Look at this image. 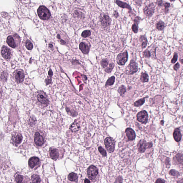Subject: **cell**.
<instances>
[{
  "instance_id": "obj_40",
  "label": "cell",
  "mask_w": 183,
  "mask_h": 183,
  "mask_svg": "<svg viewBox=\"0 0 183 183\" xmlns=\"http://www.w3.org/2000/svg\"><path fill=\"white\" fill-rule=\"evenodd\" d=\"M91 31L90 30H85L84 31H83L82 33V36L84 38H86L87 37L90 36V35H91Z\"/></svg>"
},
{
  "instance_id": "obj_17",
  "label": "cell",
  "mask_w": 183,
  "mask_h": 183,
  "mask_svg": "<svg viewBox=\"0 0 183 183\" xmlns=\"http://www.w3.org/2000/svg\"><path fill=\"white\" fill-rule=\"evenodd\" d=\"M141 18L140 17L137 16L135 18L134 20V24H132V30L133 33L136 34L138 31V24L140 23Z\"/></svg>"
},
{
  "instance_id": "obj_26",
  "label": "cell",
  "mask_w": 183,
  "mask_h": 183,
  "mask_svg": "<svg viewBox=\"0 0 183 183\" xmlns=\"http://www.w3.org/2000/svg\"><path fill=\"white\" fill-rule=\"evenodd\" d=\"M174 161L177 164H182V155L180 154H177L174 157Z\"/></svg>"
},
{
  "instance_id": "obj_14",
  "label": "cell",
  "mask_w": 183,
  "mask_h": 183,
  "mask_svg": "<svg viewBox=\"0 0 183 183\" xmlns=\"http://www.w3.org/2000/svg\"><path fill=\"white\" fill-rule=\"evenodd\" d=\"M35 142L37 146H41L45 143V139L40 133L36 132L35 134Z\"/></svg>"
},
{
  "instance_id": "obj_32",
  "label": "cell",
  "mask_w": 183,
  "mask_h": 183,
  "mask_svg": "<svg viewBox=\"0 0 183 183\" xmlns=\"http://www.w3.org/2000/svg\"><path fill=\"white\" fill-rule=\"evenodd\" d=\"M146 98V97H145V98L141 99L140 100H138L135 102L134 103V106L136 107H139L140 106H141V105H143V104L145 103Z\"/></svg>"
},
{
  "instance_id": "obj_20",
  "label": "cell",
  "mask_w": 183,
  "mask_h": 183,
  "mask_svg": "<svg viewBox=\"0 0 183 183\" xmlns=\"http://www.w3.org/2000/svg\"><path fill=\"white\" fill-rule=\"evenodd\" d=\"M173 136L175 141L177 142H180L182 138L180 130L179 128H177L175 129L173 133Z\"/></svg>"
},
{
  "instance_id": "obj_47",
  "label": "cell",
  "mask_w": 183,
  "mask_h": 183,
  "mask_svg": "<svg viewBox=\"0 0 183 183\" xmlns=\"http://www.w3.org/2000/svg\"><path fill=\"white\" fill-rule=\"evenodd\" d=\"M155 183H165V181L163 179L159 178L156 181Z\"/></svg>"
},
{
  "instance_id": "obj_39",
  "label": "cell",
  "mask_w": 183,
  "mask_h": 183,
  "mask_svg": "<svg viewBox=\"0 0 183 183\" xmlns=\"http://www.w3.org/2000/svg\"><path fill=\"white\" fill-rule=\"evenodd\" d=\"M165 8V14H167L169 11V8L170 7V4L169 3L166 2L163 4Z\"/></svg>"
},
{
  "instance_id": "obj_34",
  "label": "cell",
  "mask_w": 183,
  "mask_h": 183,
  "mask_svg": "<svg viewBox=\"0 0 183 183\" xmlns=\"http://www.w3.org/2000/svg\"><path fill=\"white\" fill-rule=\"evenodd\" d=\"M151 56H151V53L148 49L147 48L144 50V52H143V58L149 59Z\"/></svg>"
},
{
  "instance_id": "obj_18",
  "label": "cell",
  "mask_w": 183,
  "mask_h": 183,
  "mask_svg": "<svg viewBox=\"0 0 183 183\" xmlns=\"http://www.w3.org/2000/svg\"><path fill=\"white\" fill-rule=\"evenodd\" d=\"M50 157L53 160H56L59 157V150L57 149L50 148L49 150Z\"/></svg>"
},
{
  "instance_id": "obj_51",
  "label": "cell",
  "mask_w": 183,
  "mask_h": 183,
  "mask_svg": "<svg viewBox=\"0 0 183 183\" xmlns=\"http://www.w3.org/2000/svg\"><path fill=\"white\" fill-rule=\"evenodd\" d=\"M49 47L50 48H53V46L52 44H50L49 45Z\"/></svg>"
},
{
  "instance_id": "obj_7",
  "label": "cell",
  "mask_w": 183,
  "mask_h": 183,
  "mask_svg": "<svg viewBox=\"0 0 183 183\" xmlns=\"http://www.w3.org/2000/svg\"><path fill=\"white\" fill-rule=\"evenodd\" d=\"M88 177L92 181H94L97 178L99 174V171L97 167L95 166H90L87 170Z\"/></svg>"
},
{
  "instance_id": "obj_33",
  "label": "cell",
  "mask_w": 183,
  "mask_h": 183,
  "mask_svg": "<svg viewBox=\"0 0 183 183\" xmlns=\"http://www.w3.org/2000/svg\"><path fill=\"white\" fill-rule=\"evenodd\" d=\"M114 66H115V64H114V63H111L109 64V66L105 68L104 71H105V72L108 73H110L112 71Z\"/></svg>"
},
{
  "instance_id": "obj_1",
  "label": "cell",
  "mask_w": 183,
  "mask_h": 183,
  "mask_svg": "<svg viewBox=\"0 0 183 183\" xmlns=\"http://www.w3.org/2000/svg\"><path fill=\"white\" fill-rule=\"evenodd\" d=\"M37 13L39 18L43 20L48 19L51 16L49 10L47 8L43 5L39 7Z\"/></svg>"
},
{
  "instance_id": "obj_30",
  "label": "cell",
  "mask_w": 183,
  "mask_h": 183,
  "mask_svg": "<svg viewBox=\"0 0 183 183\" xmlns=\"http://www.w3.org/2000/svg\"><path fill=\"white\" fill-rule=\"evenodd\" d=\"M41 180L38 175H34L31 177V183H40Z\"/></svg>"
},
{
  "instance_id": "obj_44",
  "label": "cell",
  "mask_w": 183,
  "mask_h": 183,
  "mask_svg": "<svg viewBox=\"0 0 183 183\" xmlns=\"http://www.w3.org/2000/svg\"><path fill=\"white\" fill-rule=\"evenodd\" d=\"M156 4H157L158 6L159 7H162L163 6V1H160V0H158V1H156Z\"/></svg>"
},
{
  "instance_id": "obj_2",
  "label": "cell",
  "mask_w": 183,
  "mask_h": 183,
  "mask_svg": "<svg viewBox=\"0 0 183 183\" xmlns=\"http://www.w3.org/2000/svg\"><path fill=\"white\" fill-rule=\"evenodd\" d=\"M156 5L154 3L152 2L145 6L143 9V12L146 17L149 18L154 15Z\"/></svg>"
},
{
  "instance_id": "obj_25",
  "label": "cell",
  "mask_w": 183,
  "mask_h": 183,
  "mask_svg": "<svg viewBox=\"0 0 183 183\" xmlns=\"http://www.w3.org/2000/svg\"><path fill=\"white\" fill-rule=\"evenodd\" d=\"M15 180L17 183H27L26 177L21 175H17Z\"/></svg>"
},
{
  "instance_id": "obj_37",
  "label": "cell",
  "mask_w": 183,
  "mask_h": 183,
  "mask_svg": "<svg viewBox=\"0 0 183 183\" xmlns=\"http://www.w3.org/2000/svg\"><path fill=\"white\" fill-rule=\"evenodd\" d=\"M26 47L28 50H31L33 48V45L31 41L28 40L26 41Z\"/></svg>"
},
{
  "instance_id": "obj_41",
  "label": "cell",
  "mask_w": 183,
  "mask_h": 183,
  "mask_svg": "<svg viewBox=\"0 0 183 183\" xmlns=\"http://www.w3.org/2000/svg\"><path fill=\"white\" fill-rule=\"evenodd\" d=\"M178 55L176 52H175L174 54L173 58L171 60V63L173 64H175L176 63L178 59Z\"/></svg>"
},
{
  "instance_id": "obj_22",
  "label": "cell",
  "mask_w": 183,
  "mask_h": 183,
  "mask_svg": "<svg viewBox=\"0 0 183 183\" xmlns=\"http://www.w3.org/2000/svg\"><path fill=\"white\" fill-rule=\"evenodd\" d=\"M139 41L141 43V46L142 49L146 48L148 42L146 35H141L139 37Z\"/></svg>"
},
{
  "instance_id": "obj_29",
  "label": "cell",
  "mask_w": 183,
  "mask_h": 183,
  "mask_svg": "<svg viewBox=\"0 0 183 183\" xmlns=\"http://www.w3.org/2000/svg\"><path fill=\"white\" fill-rule=\"evenodd\" d=\"M80 128L79 124L76 122H74L71 124L70 127V129L72 132H75L79 130Z\"/></svg>"
},
{
  "instance_id": "obj_48",
  "label": "cell",
  "mask_w": 183,
  "mask_h": 183,
  "mask_svg": "<svg viewBox=\"0 0 183 183\" xmlns=\"http://www.w3.org/2000/svg\"><path fill=\"white\" fill-rule=\"evenodd\" d=\"M134 2H135V3L137 4V5H138V6H141L142 4V1H134Z\"/></svg>"
},
{
  "instance_id": "obj_24",
  "label": "cell",
  "mask_w": 183,
  "mask_h": 183,
  "mask_svg": "<svg viewBox=\"0 0 183 183\" xmlns=\"http://www.w3.org/2000/svg\"><path fill=\"white\" fill-rule=\"evenodd\" d=\"M7 42L8 45L12 48L16 47V45L13 38L12 36H9L7 38Z\"/></svg>"
},
{
  "instance_id": "obj_46",
  "label": "cell",
  "mask_w": 183,
  "mask_h": 183,
  "mask_svg": "<svg viewBox=\"0 0 183 183\" xmlns=\"http://www.w3.org/2000/svg\"><path fill=\"white\" fill-rule=\"evenodd\" d=\"M113 15V16H114V17L116 19L118 17H119V13H118V11H117V10L114 11Z\"/></svg>"
},
{
  "instance_id": "obj_6",
  "label": "cell",
  "mask_w": 183,
  "mask_h": 183,
  "mask_svg": "<svg viewBox=\"0 0 183 183\" xmlns=\"http://www.w3.org/2000/svg\"><path fill=\"white\" fill-rule=\"evenodd\" d=\"M105 148L110 153H112L115 148V142L113 139L111 137H107L104 140Z\"/></svg>"
},
{
  "instance_id": "obj_31",
  "label": "cell",
  "mask_w": 183,
  "mask_h": 183,
  "mask_svg": "<svg viewBox=\"0 0 183 183\" xmlns=\"http://www.w3.org/2000/svg\"><path fill=\"white\" fill-rule=\"evenodd\" d=\"M115 77L114 76H112L109 78L107 82L105 83V86H110L114 84L115 82Z\"/></svg>"
},
{
  "instance_id": "obj_43",
  "label": "cell",
  "mask_w": 183,
  "mask_h": 183,
  "mask_svg": "<svg viewBox=\"0 0 183 183\" xmlns=\"http://www.w3.org/2000/svg\"><path fill=\"white\" fill-rule=\"evenodd\" d=\"M180 67V65L179 62H177L176 64H175L173 66V69L175 71H177L179 69Z\"/></svg>"
},
{
  "instance_id": "obj_4",
  "label": "cell",
  "mask_w": 183,
  "mask_h": 183,
  "mask_svg": "<svg viewBox=\"0 0 183 183\" xmlns=\"http://www.w3.org/2000/svg\"><path fill=\"white\" fill-rule=\"evenodd\" d=\"M128 55L127 51L125 50L124 52L121 53L117 56L116 57V62L119 65H124L128 61Z\"/></svg>"
},
{
  "instance_id": "obj_36",
  "label": "cell",
  "mask_w": 183,
  "mask_h": 183,
  "mask_svg": "<svg viewBox=\"0 0 183 183\" xmlns=\"http://www.w3.org/2000/svg\"><path fill=\"white\" fill-rule=\"evenodd\" d=\"M109 61L107 59H104L101 61V65L103 68H105L107 67L109 65Z\"/></svg>"
},
{
  "instance_id": "obj_13",
  "label": "cell",
  "mask_w": 183,
  "mask_h": 183,
  "mask_svg": "<svg viewBox=\"0 0 183 183\" xmlns=\"http://www.w3.org/2000/svg\"><path fill=\"white\" fill-rule=\"evenodd\" d=\"M14 79L18 83L22 82L24 81L25 75L22 70H17L14 73Z\"/></svg>"
},
{
  "instance_id": "obj_16",
  "label": "cell",
  "mask_w": 183,
  "mask_h": 183,
  "mask_svg": "<svg viewBox=\"0 0 183 183\" xmlns=\"http://www.w3.org/2000/svg\"><path fill=\"white\" fill-rule=\"evenodd\" d=\"M126 136L127 137L128 141H133L136 138V133L131 128H128L125 131Z\"/></svg>"
},
{
  "instance_id": "obj_9",
  "label": "cell",
  "mask_w": 183,
  "mask_h": 183,
  "mask_svg": "<svg viewBox=\"0 0 183 183\" xmlns=\"http://www.w3.org/2000/svg\"><path fill=\"white\" fill-rule=\"evenodd\" d=\"M37 99L38 101L42 104L47 106L49 104V101L46 94L42 91H39L37 94Z\"/></svg>"
},
{
  "instance_id": "obj_19",
  "label": "cell",
  "mask_w": 183,
  "mask_h": 183,
  "mask_svg": "<svg viewBox=\"0 0 183 183\" xmlns=\"http://www.w3.org/2000/svg\"><path fill=\"white\" fill-rule=\"evenodd\" d=\"M114 2L120 8H122L123 9H127L130 11H131L132 10L130 5L127 3L124 2H122L121 1H118V0L115 1Z\"/></svg>"
},
{
  "instance_id": "obj_10",
  "label": "cell",
  "mask_w": 183,
  "mask_h": 183,
  "mask_svg": "<svg viewBox=\"0 0 183 183\" xmlns=\"http://www.w3.org/2000/svg\"><path fill=\"white\" fill-rule=\"evenodd\" d=\"M23 137L20 133L15 132L12 135L11 138V142L13 145L15 146H18L22 141Z\"/></svg>"
},
{
  "instance_id": "obj_23",
  "label": "cell",
  "mask_w": 183,
  "mask_h": 183,
  "mask_svg": "<svg viewBox=\"0 0 183 183\" xmlns=\"http://www.w3.org/2000/svg\"><path fill=\"white\" fill-rule=\"evenodd\" d=\"M166 26V23L163 21L159 20L156 24V27L158 31H163Z\"/></svg>"
},
{
  "instance_id": "obj_42",
  "label": "cell",
  "mask_w": 183,
  "mask_h": 183,
  "mask_svg": "<svg viewBox=\"0 0 183 183\" xmlns=\"http://www.w3.org/2000/svg\"><path fill=\"white\" fill-rule=\"evenodd\" d=\"M98 149H99V152L103 156L105 157L107 156V153H106V151L102 147H99L98 148Z\"/></svg>"
},
{
  "instance_id": "obj_5",
  "label": "cell",
  "mask_w": 183,
  "mask_h": 183,
  "mask_svg": "<svg viewBox=\"0 0 183 183\" xmlns=\"http://www.w3.org/2000/svg\"><path fill=\"white\" fill-rule=\"evenodd\" d=\"M102 26L104 28H109L111 26L112 19L108 14L102 13L100 17Z\"/></svg>"
},
{
  "instance_id": "obj_15",
  "label": "cell",
  "mask_w": 183,
  "mask_h": 183,
  "mask_svg": "<svg viewBox=\"0 0 183 183\" xmlns=\"http://www.w3.org/2000/svg\"><path fill=\"white\" fill-rule=\"evenodd\" d=\"M1 53L2 56L5 59H9L11 57L12 53L10 49L7 47L3 46L2 47Z\"/></svg>"
},
{
  "instance_id": "obj_49",
  "label": "cell",
  "mask_w": 183,
  "mask_h": 183,
  "mask_svg": "<svg viewBox=\"0 0 183 183\" xmlns=\"http://www.w3.org/2000/svg\"><path fill=\"white\" fill-rule=\"evenodd\" d=\"M48 74L49 76L52 77L53 74V73L51 69H49V71Z\"/></svg>"
},
{
  "instance_id": "obj_8",
  "label": "cell",
  "mask_w": 183,
  "mask_h": 183,
  "mask_svg": "<svg viewBox=\"0 0 183 183\" xmlns=\"http://www.w3.org/2000/svg\"><path fill=\"white\" fill-rule=\"evenodd\" d=\"M152 146L151 142L147 143L145 140H141L137 145L138 150L140 153H142L145 152L147 148H150Z\"/></svg>"
},
{
  "instance_id": "obj_28",
  "label": "cell",
  "mask_w": 183,
  "mask_h": 183,
  "mask_svg": "<svg viewBox=\"0 0 183 183\" xmlns=\"http://www.w3.org/2000/svg\"><path fill=\"white\" fill-rule=\"evenodd\" d=\"M68 178L69 180L71 181L76 182L78 181V177L77 174L74 173H71L68 175Z\"/></svg>"
},
{
  "instance_id": "obj_11",
  "label": "cell",
  "mask_w": 183,
  "mask_h": 183,
  "mask_svg": "<svg viewBox=\"0 0 183 183\" xmlns=\"http://www.w3.org/2000/svg\"><path fill=\"white\" fill-rule=\"evenodd\" d=\"M148 116L146 111H142L137 114V120L139 122L143 124H146L147 122Z\"/></svg>"
},
{
  "instance_id": "obj_21",
  "label": "cell",
  "mask_w": 183,
  "mask_h": 183,
  "mask_svg": "<svg viewBox=\"0 0 183 183\" xmlns=\"http://www.w3.org/2000/svg\"><path fill=\"white\" fill-rule=\"evenodd\" d=\"M79 48L83 53L87 54L90 50V47L84 42H81L80 44Z\"/></svg>"
},
{
  "instance_id": "obj_45",
  "label": "cell",
  "mask_w": 183,
  "mask_h": 183,
  "mask_svg": "<svg viewBox=\"0 0 183 183\" xmlns=\"http://www.w3.org/2000/svg\"><path fill=\"white\" fill-rule=\"evenodd\" d=\"M51 82H52V77H48L47 79H46V81H45V82H46V85L49 84L51 83Z\"/></svg>"
},
{
  "instance_id": "obj_50",
  "label": "cell",
  "mask_w": 183,
  "mask_h": 183,
  "mask_svg": "<svg viewBox=\"0 0 183 183\" xmlns=\"http://www.w3.org/2000/svg\"><path fill=\"white\" fill-rule=\"evenodd\" d=\"M84 183H91L90 180L87 179H85L84 180Z\"/></svg>"
},
{
  "instance_id": "obj_38",
  "label": "cell",
  "mask_w": 183,
  "mask_h": 183,
  "mask_svg": "<svg viewBox=\"0 0 183 183\" xmlns=\"http://www.w3.org/2000/svg\"><path fill=\"white\" fill-rule=\"evenodd\" d=\"M169 174L171 176L175 177H178L180 175V174L178 171L174 169H171L169 171Z\"/></svg>"
},
{
  "instance_id": "obj_27",
  "label": "cell",
  "mask_w": 183,
  "mask_h": 183,
  "mask_svg": "<svg viewBox=\"0 0 183 183\" xmlns=\"http://www.w3.org/2000/svg\"><path fill=\"white\" fill-rule=\"evenodd\" d=\"M140 80L143 83L147 82L149 81V76L147 73H141L140 76Z\"/></svg>"
},
{
  "instance_id": "obj_12",
  "label": "cell",
  "mask_w": 183,
  "mask_h": 183,
  "mask_svg": "<svg viewBox=\"0 0 183 183\" xmlns=\"http://www.w3.org/2000/svg\"><path fill=\"white\" fill-rule=\"evenodd\" d=\"M28 165L30 168L36 169L40 165V159L36 157H31L29 160Z\"/></svg>"
},
{
  "instance_id": "obj_3",
  "label": "cell",
  "mask_w": 183,
  "mask_h": 183,
  "mask_svg": "<svg viewBox=\"0 0 183 183\" xmlns=\"http://www.w3.org/2000/svg\"><path fill=\"white\" fill-rule=\"evenodd\" d=\"M127 74L132 75L136 73L138 70V64L134 60H132L130 61V63L126 68Z\"/></svg>"
},
{
  "instance_id": "obj_35",
  "label": "cell",
  "mask_w": 183,
  "mask_h": 183,
  "mask_svg": "<svg viewBox=\"0 0 183 183\" xmlns=\"http://www.w3.org/2000/svg\"><path fill=\"white\" fill-rule=\"evenodd\" d=\"M118 92L121 95H123L126 92V87L123 85H121L118 89Z\"/></svg>"
}]
</instances>
